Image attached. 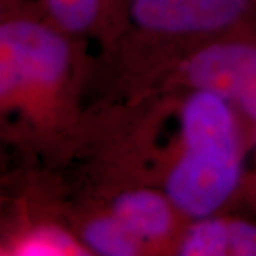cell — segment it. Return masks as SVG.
Instances as JSON below:
<instances>
[{"label":"cell","mask_w":256,"mask_h":256,"mask_svg":"<svg viewBox=\"0 0 256 256\" xmlns=\"http://www.w3.org/2000/svg\"><path fill=\"white\" fill-rule=\"evenodd\" d=\"M182 152L165 192L175 210L194 220L210 216L232 196L242 174V148L230 102L195 90L181 111Z\"/></svg>","instance_id":"cell-1"},{"label":"cell","mask_w":256,"mask_h":256,"mask_svg":"<svg viewBox=\"0 0 256 256\" xmlns=\"http://www.w3.org/2000/svg\"><path fill=\"white\" fill-rule=\"evenodd\" d=\"M68 47L52 28L30 18L0 28V92L10 100L28 87H54L68 66Z\"/></svg>","instance_id":"cell-2"},{"label":"cell","mask_w":256,"mask_h":256,"mask_svg":"<svg viewBox=\"0 0 256 256\" xmlns=\"http://www.w3.org/2000/svg\"><path fill=\"white\" fill-rule=\"evenodd\" d=\"M184 77L195 90L235 102L256 121V47L220 43L201 48L184 64Z\"/></svg>","instance_id":"cell-3"},{"label":"cell","mask_w":256,"mask_h":256,"mask_svg":"<svg viewBox=\"0 0 256 256\" xmlns=\"http://www.w3.org/2000/svg\"><path fill=\"white\" fill-rule=\"evenodd\" d=\"M252 0H128L134 24L164 34L210 33L245 16Z\"/></svg>","instance_id":"cell-4"},{"label":"cell","mask_w":256,"mask_h":256,"mask_svg":"<svg viewBox=\"0 0 256 256\" xmlns=\"http://www.w3.org/2000/svg\"><path fill=\"white\" fill-rule=\"evenodd\" d=\"M172 208L166 194L132 190L117 196L111 214L141 242H154L165 238L172 228Z\"/></svg>","instance_id":"cell-5"},{"label":"cell","mask_w":256,"mask_h":256,"mask_svg":"<svg viewBox=\"0 0 256 256\" xmlns=\"http://www.w3.org/2000/svg\"><path fill=\"white\" fill-rule=\"evenodd\" d=\"M82 240L90 250L104 256L137 255L141 248V240L112 214L88 222Z\"/></svg>","instance_id":"cell-6"},{"label":"cell","mask_w":256,"mask_h":256,"mask_svg":"<svg viewBox=\"0 0 256 256\" xmlns=\"http://www.w3.org/2000/svg\"><path fill=\"white\" fill-rule=\"evenodd\" d=\"M184 256L229 255V220L201 218L186 230L178 249Z\"/></svg>","instance_id":"cell-7"},{"label":"cell","mask_w":256,"mask_h":256,"mask_svg":"<svg viewBox=\"0 0 256 256\" xmlns=\"http://www.w3.org/2000/svg\"><path fill=\"white\" fill-rule=\"evenodd\" d=\"M116 0H43L56 24L66 32H84L102 16Z\"/></svg>","instance_id":"cell-8"},{"label":"cell","mask_w":256,"mask_h":256,"mask_svg":"<svg viewBox=\"0 0 256 256\" xmlns=\"http://www.w3.org/2000/svg\"><path fill=\"white\" fill-rule=\"evenodd\" d=\"M82 249L67 232L53 226H42L30 230L14 246L18 256L84 255Z\"/></svg>","instance_id":"cell-9"},{"label":"cell","mask_w":256,"mask_h":256,"mask_svg":"<svg viewBox=\"0 0 256 256\" xmlns=\"http://www.w3.org/2000/svg\"><path fill=\"white\" fill-rule=\"evenodd\" d=\"M229 255L256 256V226L245 220H229Z\"/></svg>","instance_id":"cell-10"}]
</instances>
